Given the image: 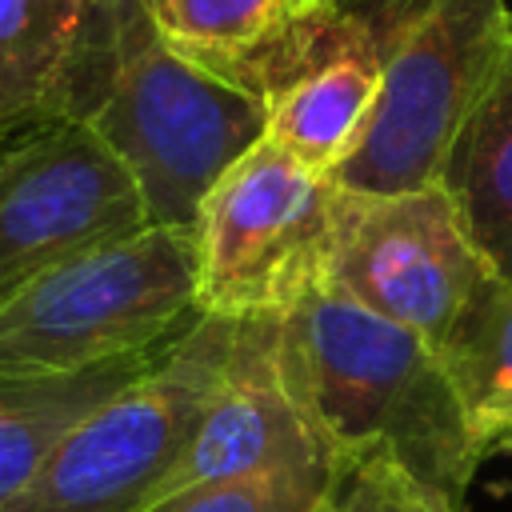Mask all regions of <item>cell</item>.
I'll return each instance as SVG.
<instances>
[{
  "label": "cell",
  "instance_id": "obj_2",
  "mask_svg": "<svg viewBox=\"0 0 512 512\" xmlns=\"http://www.w3.org/2000/svg\"><path fill=\"white\" fill-rule=\"evenodd\" d=\"M68 120L132 172L148 220L192 232L208 188L264 140V100L176 56L136 0H96Z\"/></svg>",
  "mask_w": 512,
  "mask_h": 512
},
{
  "label": "cell",
  "instance_id": "obj_6",
  "mask_svg": "<svg viewBox=\"0 0 512 512\" xmlns=\"http://www.w3.org/2000/svg\"><path fill=\"white\" fill-rule=\"evenodd\" d=\"M508 24L504 0H440L384 60L372 112L328 184L368 196L436 188L460 124L500 60Z\"/></svg>",
  "mask_w": 512,
  "mask_h": 512
},
{
  "label": "cell",
  "instance_id": "obj_18",
  "mask_svg": "<svg viewBox=\"0 0 512 512\" xmlns=\"http://www.w3.org/2000/svg\"><path fill=\"white\" fill-rule=\"evenodd\" d=\"M408 476L388 464H344L336 496L320 512H408Z\"/></svg>",
  "mask_w": 512,
  "mask_h": 512
},
{
  "label": "cell",
  "instance_id": "obj_16",
  "mask_svg": "<svg viewBox=\"0 0 512 512\" xmlns=\"http://www.w3.org/2000/svg\"><path fill=\"white\" fill-rule=\"evenodd\" d=\"M340 476L344 464L336 456H304L240 480L184 488L148 512H320L336 496Z\"/></svg>",
  "mask_w": 512,
  "mask_h": 512
},
{
  "label": "cell",
  "instance_id": "obj_10",
  "mask_svg": "<svg viewBox=\"0 0 512 512\" xmlns=\"http://www.w3.org/2000/svg\"><path fill=\"white\" fill-rule=\"evenodd\" d=\"M156 36L200 72L264 100L344 28L324 0H136Z\"/></svg>",
  "mask_w": 512,
  "mask_h": 512
},
{
  "label": "cell",
  "instance_id": "obj_13",
  "mask_svg": "<svg viewBox=\"0 0 512 512\" xmlns=\"http://www.w3.org/2000/svg\"><path fill=\"white\" fill-rule=\"evenodd\" d=\"M440 188L484 260L512 276V24L492 76L452 140Z\"/></svg>",
  "mask_w": 512,
  "mask_h": 512
},
{
  "label": "cell",
  "instance_id": "obj_8",
  "mask_svg": "<svg viewBox=\"0 0 512 512\" xmlns=\"http://www.w3.org/2000/svg\"><path fill=\"white\" fill-rule=\"evenodd\" d=\"M132 172L76 120H56L0 148V304L100 244L144 232Z\"/></svg>",
  "mask_w": 512,
  "mask_h": 512
},
{
  "label": "cell",
  "instance_id": "obj_7",
  "mask_svg": "<svg viewBox=\"0 0 512 512\" xmlns=\"http://www.w3.org/2000/svg\"><path fill=\"white\" fill-rule=\"evenodd\" d=\"M496 276L440 184L392 196L336 188L324 288L436 352Z\"/></svg>",
  "mask_w": 512,
  "mask_h": 512
},
{
  "label": "cell",
  "instance_id": "obj_5",
  "mask_svg": "<svg viewBox=\"0 0 512 512\" xmlns=\"http://www.w3.org/2000/svg\"><path fill=\"white\" fill-rule=\"evenodd\" d=\"M336 188L260 140L200 200L192 220L196 312L284 320L324 288Z\"/></svg>",
  "mask_w": 512,
  "mask_h": 512
},
{
  "label": "cell",
  "instance_id": "obj_4",
  "mask_svg": "<svg viewBox=\"0 0 512 512\" xmlns=\"http://www.w3.org/2000/svg\"><path fill=\"white\" fill-rule=\"evenodd\" d=\"M232 320L200 316L168 352L88 412L0 512H148L224 372Z\"/></svg>",
  "mask_w": 512,
  "mask_h": 512
},
{
  "label": "cell",
  "instance_id": "obj_9",
  "mask_svg": "<svg viewBox=\"0 0 512 512\" xmlns=\"http://www.w3.org/2000/svg\"><path fill=\"white\" fill-rule=\"evenodd\" d=\"M276 336L280 320H232L224 372L164 484V496L196 484L240 480L284 460L332 456L284 384Z\"/></svg>",
  "mask_w": 512,
  "mask_h": 512
},
{
  "label": "cell",
  "instance_id": "obj_1",
  "mask_svg": "<svg viewBox=\"0 0 512 512\" xmlns=\"http://www.w3.org/2000/svg\"><path fill=\"white\" fill-rule=\"evenodd\" d=\"M276 352L296 408L340 464H388L464 512L484 456L424 336L320 288L280 320Z\"/></svg>",
  "mask_w": 512,
  "mask_h": 512
},
{
  "label": "cell",
  "instance_id": "obj_19",
  "mask_svg": "<svg viewBox=\"0 0 512 512\" xmlns=\"http://www.w3.org/2000/svg\"><path fill=\"white\" fill-rule=\"evenodd\" d=\"M408 512H456L448 500H440L436 492L420 488V484H408Z\"/></svg>",
  "mask_w": 512,
  "mask_h": 512
},
{
  "label": "cell",
  "instance_id": "obj_15",
  "mask_svg": "<svg viewBox=\"0 0 512 512\" xmlns=\"http://www.w3.org/2000/svg\"><path fill=\"white\" fill-rule=\"evenodd\" d=\"M440 360L472 420L480 456H512V276H496L480 292Z\"/></svg>",
  "mask_w": 512,
  "mask_h": 512
},
{
  "label": "cell",
  "instance_id": "obj_11",
  "mask_svg": "<svg viewBox=\"0 0 512 512\" xmlns=\"http://www.w3.org/2000/svg\"><path fill=\"white\" fill-rule=\"evenodd\" d=\"M380 68L384 60L372 40L344 24L328 40V48L284 92L268 100L264 140L328 180L372 112Z\"/></svg>",
  "mask_w": 512,
  "mask_h": 512
},
{
  "label": "cell",
  "instance_id": "obj_14",
  "mask_svg": "<svg viewBox=\"0 0 512 512\" xmlns=\"http://www.w3.org/2000/svg\"><path fill=\"white\" fill-rule=\"evenodd\" d=\"M164 348L60 376H0V508L28 488L48 452L104 400L140 380Z\"/></svg>",
  "mask_w": 512,
  "mask_h": 512
},
{
  "label": "cell",
  "instance_id": "obj_17",
  "mask_svg": "<svg viewBox=\"0 0 512 512\" xmlns=\"http://www.w3.org/2000/svg\"><path fill=\"white\" fill-rule=\"evenodd\" d=\"M324 4L336 20L364 32L380 52V60H388L440 0H324Z\"/></svg>",
  "mask_w": 512,
  "mask_h": 512
},
{
  "label": "cell",
  "instance_id": "obj_3",
  "mask_svg": "<svg viewBox=\"0 0 512 512\" xmlns=\"http://www.w3.org/2000/svg\"><path fill=\"white\" fill-rule=\"evenodd\" d=\"M196 312L192 236L148 224L0 304V376H60L180 340Z\"/></svg>",
  "mask_w": 512,
  "mask_h": 512
},
{
  "label": "cell",
  "instance_id": "obj_12",
  "mask_svg": "<svg viewBox=\"0 0 512 512\" xmlns=\"http://www.w3.org/2000/svg\"><path fill=\"white\" fill-rule=\"evenodd\" d=\"M96 0H0V148L68 120Z\"/></svg>",
  "mask_w": 512,
  "mask_h": 512
}]
</instances>
